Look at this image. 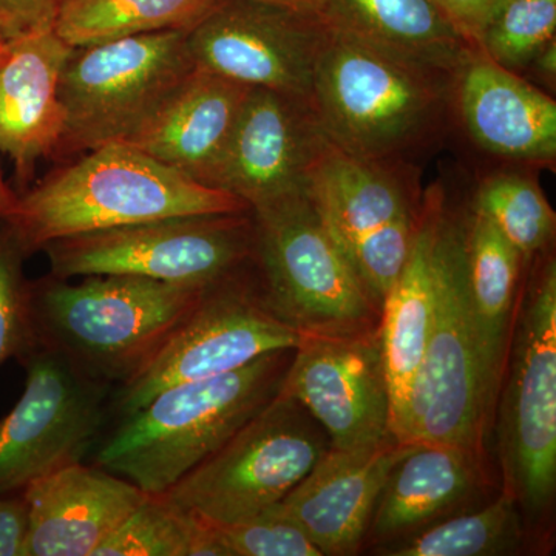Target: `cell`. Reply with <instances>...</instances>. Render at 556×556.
Instances as JSON below:
<instances>
[{"instance_id":"cell-1","label":"cell","mask_w":556,"mask_h":556,"mask_svg":"<svg viewBox=\"0 0 556 556\" xmlns=\"http://www.w3.org/2000/svg\"><path fill=\"white\" fill-rule=\"evenodd\" d=\"M247 211L251 207L237 197L207 188L134 146L113 142L62 164L35 188L17 193L3 225L28 257L51 241L80 233Z\"/></svg>"},{"instance_id":"cell-2","label":"cell","mask_w":556,"mask_h":556,"mask_svg":"<svg viewBox=\"0 0 556 556\" xmlns=\"http://www.w3.org/2000/svg\"><path fill=\"white\" fill-rule=\"evenodd\" d=\"M292 351H274L236 371L166 388L101 434L94 466L149 495H163L280 393Z\"/></svg>"},{"instance_id":"cell-3","label":"cell","mask_w":556,"mask_h":556,"mask_svg":"<svg viewBox=\"0 0 556 556\" xmlns=\"http://www.w3.org/2000/svg\"><path fill=\"white\" fill-rule=\"evenodd\" d=\"M208 287L137 276H89L76 285L43 277L28 281L33 336L87 378L121 386L152 361Z\"/></svg>"},{"instance_id":"cell-4","label":"cell","mask_w":556,"mask_h":556,"mask_svg":"<svg viewBox=\"0 0 556 556\" xmlns=\"http://www.w3.org/2000/svg\"><path fill=\"white\" fill-rule=\"evenodd\" d=\"M455 79L328 27L311 108L334 148L390 163L437 130Z\"/></svg>"},{"instance_id":"cell-5","label":"cell","mask_w":556,"mask_h":556,"mask_svg":"<svg viewBox=\"0 0 556 556\" xmlns=\"http://www.w3.org/2000/svg\"><path fill=\"white\" fill-rule=\"evenodd\" d=\"M433 313L409 399L405 444L455 445L485 457L496 402L486 383L481 336L468 288L463 217L444 204L433 251Z\"/></svg>"},{"instance_id":"cell-6","label":"cell","mask_w":556,"mask_h":556,"mask_svg":"<svg viewBox=\"0 0 556 556\" xmlns=\"http://www.w3.org/2000/svg\"><path fill=\"white\" fill-rule=\"evenodd\" d=\"M188 31L72 49L58 86L62 129L50 159L68 163L137 135L197 68Z\"/></svg>"},{"instance_id":"cell-7","label":"cell","mask_w":556,"mask_h":556,"mask_svg":"<svg viewBox=\"0 0 556 556\" xmlns=\"http://www.w3.org/2000/svg\"><path fill=\"white\" fill-rule=\"evenodd\" d=\"M503 493L522 519L548 515L556 492V265L546 255L518 300L497 397Z\"/></svg>"},{"instance_id":"cell-8","label":"cell","mask_w":556,"mask_h":556,"mask_svg":"<svg viewBox=\"0 0 556 556\" xmlns=\"http://www.w3.org/2000/svg\"><path fill=\"white\" fill-rule=\"evenodd\" d=\"M251 212L255 276L274 316L306 336L378 328L380 306L329 236L308 190Z\"/></svg>"},{"instance_id":"cell-9","label":"cell","mask_w":556,"mask_h":556,"mask_svg":"<svg viewBox=\"0 0 556 556\" xmlns=\"http://www.w3.org/2000/svg\"><path fill=\"white\" fill-rule=\"evenodd\" d=\"M254 217L188 215L80 233L46 244L50 276H137L208 287L254 262Z\"/></svg>"},{"instance_id":"cell-10","label":"cell","mask_w":556,"mask_h":556,"mask_svg":"<svg viewBox=\"0 0 556 556\" xmlns=\"http://www.w3.org/2000/svg\"><path fill=\"white\" fill-rule=\"evenodd\" d=\"M314 417L278 393L225 444L163 496L215 525H236L277 506L327 445Z\"/></svg>"},{"instance_id":"cell-11","label":"cell","mask_w":556,"mask_h":556,"mask_svg":"<svg viewBox=\"0 0 556 556\" xmlns=\"http://www.w3.org/2000/svg\"><path fill=\"white\" fill-rule=\"evenodd\" d=\"M252 263L208 287L152 361L112 388L110 417L137 412L166 388L226 375L265 354L299 346L306 334L274 316Z\"/></svg>"},{"instance_id":"cell-12","label":"cell","mask_w":556,"mask_h":556,"mask_svg":"<svg viewBox=\"0 0 556 556\" xmlns=\"http://www.w3.org/2000/svg\"><path fill=\"white\" fill-rule=\"evenodd\" d=\"M25 387L0 420V497L83 463L109 419L112 386L87 378L61 354L35 345L21 358Z\"/></svg>"},{"instance_id":"cell-13","label":"cell","mask_w":556,"mask_h":556,"mask_svg":"<svg viewBox=\"0 0 556 556\" xmlns=\"http://www.w3.org/2000/svg\"><path fill=\"white\" fill-rule=\"evenodd\" d=\"M327 33L316 14L260 0H215L189 28L188 43L197 67L311 104Z\"/></svg>"},{"instance_id":"cell-14","label":"cell","mask_w":556,"mask_h":556,"mask_svg":"<svg viewBox=\"0 0 556 556\" xmlns=\"http://www.w3.org/2000/svg\"><path fill=\"white\" fill-rule=\"evenodd\" d=\"M280 393L324 427L329 447H371L393 439L378 328L305 336L292 351Z\"/></svg>"},{"instance_id":"cell-15","label":"cell","mask_w":556,"mask_h":556,"mask_svg":"<svg viewBox=\"0 0 556 556\" xmlns=\"http://www.w3.org/2000/svg\"><path fill=\"white\" fill-rule=\"evenodd\" d=\"M331 142L308 101L268 89L249 90L228 144L201 185L251 208L306 192Z\"/></svg>"},{"instance_id":"cell-16","label":"cell","mask_w":556,"mask_h":556,"mask_svg":"<svg viewBox=\"0 0 556 556\" xmlns=\"http://www.w3.org/2000/svg\"><path fill=\"white\" fill-rule=\"evenodd\" d=\"M409 445L388 439L371 447H329L277 510L306 533L321 556L356 554L388 475Z\"/></svg>"},{"instance_id":"cell-17","label":"cell","mask_w":556,"mask_h":556,"mask_svg":"<svg viewBox=\"0 0 556 556\" xmlns=\"http://www.w3.org/2000/svg\"><path fill=\"white\" fill-rule=\"evenodd\" d=\"M21 495L27 506L22 556H93L149 493L76 463L36 479Z\"/></svg>"},{"instance_id":"cell-18","label":"cell","mask_w":556,"mask_h":556,"mask_svg":"<svg viewBox=\"0 0 556 556\" xmlns=\"http://www.w3.org/2000/svg\"><path fill=\"white\" fill-rule=\"evenodd\" d=\"M453 101L467 134L490 155L548 164L556 156V104L481 50L457 72Z\"/></svg>"},{"instance_id":"cell-19","label":"cell","mask_w":556,"mask_h":556,"mask_svg":"<svg viewBox=\"0 0 556 556\" xmlns=\"http://www.w3.org/2000/svg\"><path fill=\"white\" fill-rule=\"evenodd\" d=\"M445 199L428 190L419 204L415 237L407 263L380 306V351L390 394V433L405 444L409 399L426 354L433 313V251Z\"/></svg>"},{"instance_id":"cell-20","label":"cell","mask_w":556,"mask_h":556,"mask_svg":"<svg viewBox=\"0 0 556 556\" xmlns=\"http://www.w3.org/2000/svg\"><path fill=\"white\" fill-rule=\"evenodd\" d=\"M484 479V457L455 445L415 442L388 475L364 546H386L452 517Z\"/></svg>"},{"instance_id":"cell-21","label":"cell","mask_w":556,"mask_h":556,"mask_svg":"<svg viewBox=\"0 0 556 556\" xmlns=\"http://www.w3.org/2000/svg\"><path fill=\"white\" fill-rule=\"evenodd\" d=\"M72 49L46 28L10 39L0 64V152L14 161L22 182L60 139L58 86Z\"/></svg>"},{"instance_id":"cell-22","label":"cell","mask_w":556,"mask_h":556,"mask_svg":"<svg viewBox=\"0 0 556 556\" xmlns=\"http://www.w3.org/2000/svg\"><path fill=\"white\" fill-rule=\"evenodd\" d=\"M249 90L197 67L126 144L201 182L228 144Z\"/></svg>"},{"instance_id":"cell-23","label":"cell","mask_w":556,"mask_h":556,"mask_svg":"<svg viewBox=\"0 0 556 556\" xmlns=\"http://www.w3.org/2000/svg\"><path fill=\"white\" fill-rule=\"evenodd\" d=\"M320 17L332 30L453 78L478 50L433 0H325Z\"/></svg>"},{"instance_id":"cell-24","label":"cell","mask_w":556,"mask_h":556,"mask_svg":"<svg viewBox=\"0 0 556 556\" xmlns=\"http://www.w3.org/2000/svg\"><path fill=\"white\" fill-rule=\"evenodd\" d=\"M308 193L346 260L358 241L419 208L390 163L357 159L332 144L311 175Z\"/></svg>"},{"instance_id":"cell-25","label":"cell","mask_w":556,"mask_h":556,"mask_svg":"<svg viewBox=\"0 0 556 556\" xmlns=\"http://www.w3.org/2000/svg\"><path fill=\"white\" fill-rule=\"evenodd\" d=\"M467 278L481 336L486 383L497 404L518 308L526 260L484 214L463 217Z\"/></svg>"},{"instance_id":"cell-26","label":"cell","mask_w":556,"mask_h":556,"mask_svg":"<svg viewBox=\"0 0 556 556\" xmlns=\"http://www.w3.org/2000/svg\"><path fill=\"white\" fill-rule=\"evenodd\" d=\"M215 0H61L53 30L73 49L163 30H189Z\"/></svg>"},{"instance_id":"cell-27","label":"cell","mask_w":556,"mask_h":556,"mask_svg":"<svg viewBox=\"0 0 556 556\" xmlns=\"http://www.w3.org/2000/svg\"><path fill=\"white\" fill-rule=\"evenodd\" d=\"M521 511L506 493L473 514L452 515L404 540L375 548L388 556H495L525 543Z\"/></svg>"},{"instance_id":"cell-28","label":"cell","mask_w":556,"mask_h":556,"mask_svg":"<svg viewBox=\"0 0 556 556\" xmlns=\"http://www.w3.org/2000/svg\"><path fill=\"white\" fill-rule=\"evenodd\" d=\"M93 556H226L211 525L149 495L98 547Z\"/></svg>"},{"instance_id":"cell-29","label":"cell","mask_w":556,"mask_h":556,"mask_svg":"<svg viewBox=\"0 0 556 556\" xmlns=\"http://www.w3.org/2000/svg\"><path fill=\"white\" fill-rule=\"evenodd\" d=\"M471 207L484 214L526 262L546 251L554 240V208L529 175L518 172L489 175L479 182Z\"/></svg>"},{"instance_id":"cell-30","label":"cell","mask_w":556,"mask_h":556,"mask_svg":"<svg viewBox=\"0 0 556 556\" xmlns=\"http://www.w3.org/2000/svg\"><path fill=\"white\" fill-rule=\"evenodd\" d=\"M555 35L556 0H506L486 24L478 49L500 67L521 75Z\"/></svg>"},{"instance_id":"cell-31","label":"cell","mask_w":556,"mask_h":556,"mask_svg":"<svg viewBox=\"0 0 556 556\" xmlns=\"http://www.w3.org/2000/svg\"><path fill=\"white\" fill-rule=\"evenodd\" d=\"M25 258L9 226L0 225V367L10 358L20 362L36 345L22 268Z\"/></svg>"},{"instance_id":"cell-32","label":"cell","mask_w":556,"mask_h":556,"mask_svg":"<svg viewBox=\"0 0 556 556\" xmlns=\"http://www.w3.org/2000/svg\"><path fill=\"white\" fill-rule=\"evenodd\" d=\"M208 525L226 556H321L306 533L276 506L236 525Z\"/></svg>"},{"instance_id":"cell-33","label":"cell","mask_w":556,"mask_h":556,"mask_svg":"<svg viewBox=\"0 0 556 556\" xmlns=\"http://www.w3.org/2000/svg\"><path fill=\"white\" fill-rule=\"evenodd\" d=\"M417 214L399 218L358 241L348 255L351 268L367 289L371 299L382 306L390 289L396 283L415 237Z\"/></svg>"},{"instance_id":"cell-34","label":"cell","mask_w":556,"mask_h":556,"mask_svg":"<svg viewBox=\"0 0 556 556\" xmlns=\"http://www.w3.org/2000/svg\"><path fill=\"white\" fill-rule=\"evenodd\" d=\"M61 0H0V27L7 39L53 28Z\"/></svg>"},{"instance_id":"cell-35","label":"cell","mask_w":556,"mask_h":556,"mask_svg":"<svg viewBox=\"0 0 556 556\" xmlns=\"http://www.w3.org/2000/svg\"><path fill=\"white\" fill-rule=\"evenodd\" d=\"M445 16L478 47V40L506 0H433Z\"/></svg>"},{"instance_id":"cell-36","label":"cell","mask_w":556,"mask_h":556,"mask_svg":"<svg viewBox=\"0 0 556 556\" xmlns=\"http://www.w3.org/2000/svg\"><path fill=\"white\" fill-rule=\"evenodd\" d=\"M27 535V506L24 497H0V556H22Z\"/></svg>"},{"instance_id":"cell-37","label":"cell","mask_w":556,"mask_h":556,"mask_svg":"<svg viewBox=\"0 0 556 556\" xmlns=\"http://www.w3.org/2000/svg\"><path fill=\"white\" fill-rule=\"evenodd\" d=\"M526 70H530L532 75L540 79L541 83L546 84L548 87H554L556 79V39L547 43V46L533 58V61L530 62L529 67Z\"/></svg>"},{"instance_id":"cell-38","label":"cell","mask_w":556,"mask_h":556,"mask_svg":"<svg viewBox=\"0 0 556 556\" xmlns=\"http://www.w3.org/2000/svg\"><path fill=\"white\" fill-rule=\"evenodd\" d=\"M260 2L274 3V5L287 7V9L320 16L325 0H260Z\"/></svg>"},{"instance_id":"cell-39","label":"cell","mask_w":556,"mask_h":556,"mask_svg":"<svg viewBox=\"0 0 556 556\" xmlns=\"http://www.w3.org/2000/svg\"><path fill=\"white\" fill-rule=\"evenodd\" d=\"M17 199V193L9 189V186L3 181L2 174H0V225H3L5 218L9 217L11 208L14 206V201Z\"/></svg>"},{"instance_id":"cell-40","label":"cell","mask_w":556,"mask_h":556,"mask_svg":"<svg viewBox=\"0 0 556 556\" xmlns=\"http://www.w3.org/2000/svg\"><path fill=\"white\" fill-rule=\"evenodd\" d=\"M10 42V40H9ZM9 42L5 46L0 47V64H2L3 58H5L7 51H9Z\"/></svg>"},{"instance_id":"cell-41","label":"cell","mask_w":556,"mask_h":556,"mask_svg":"<svg viewBox=\"0 0 556 556\" xmlns=\"http://www.w3.org/2000/svg\"><path fill=\"white\" fill-rule=\"evenodd\" d=\"M7 42H9V39H7L5 33H3L2 27H0V47L5 46Z\"/></svg>"}]
</instances>
